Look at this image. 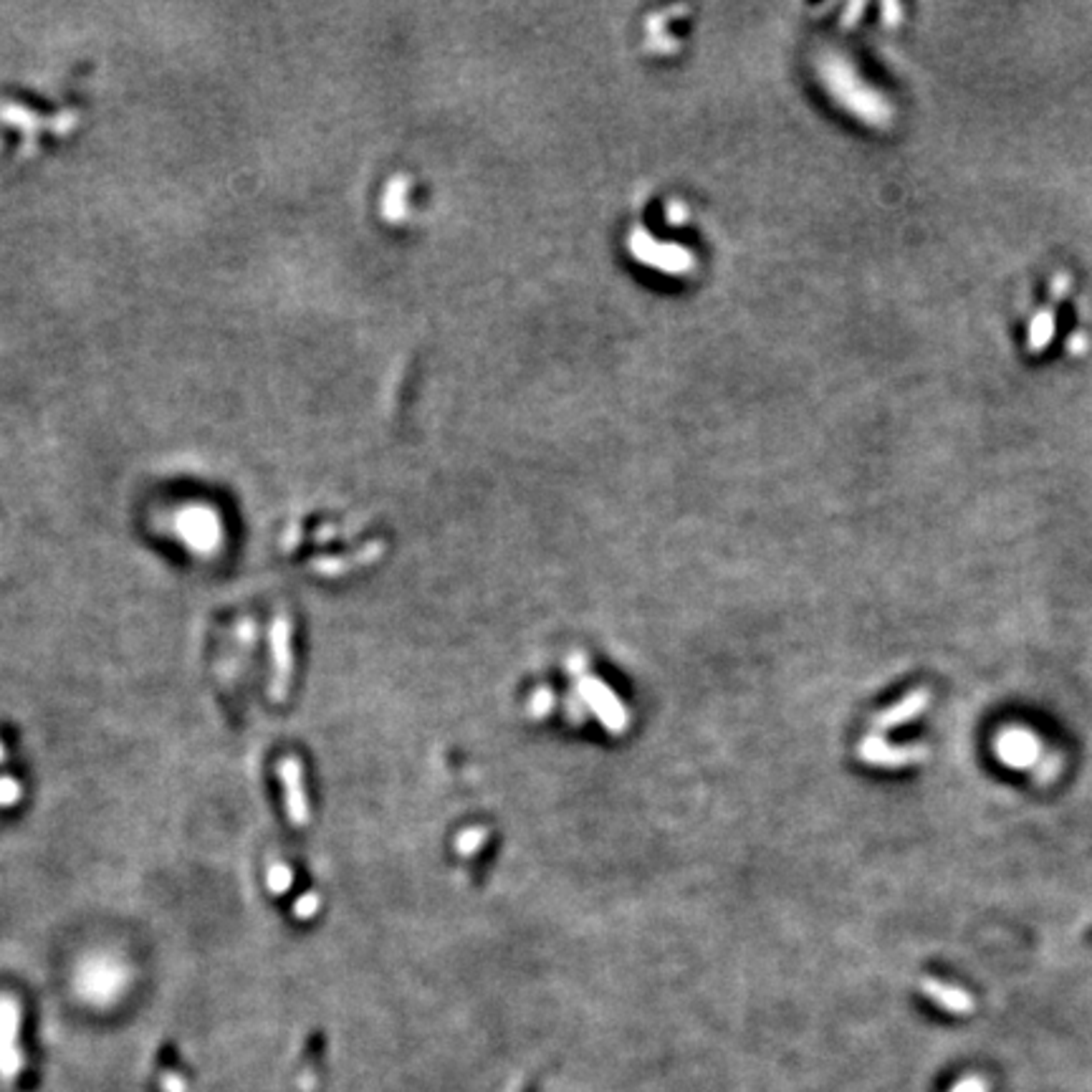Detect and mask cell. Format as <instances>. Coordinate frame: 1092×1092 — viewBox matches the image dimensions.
<instances>
[{"instance_id": "cell-1", "label": "cell", "mask_w": 1092, "mask_h": 1092, "mask_svg": "<svg viewBox=\"0 0 1092 1092\" xmlns=\"http://www.w3.org/2000/svg\"><path fill=\"white\" fill-rule=\"evenodd\" d=\"M21 1009L13 999L0 997V1077L13 1083L23 1072V1052L18 1044Z\"/></svg>"}, {"instance_id": "cell-4", "label": "cell", "mask_w": 1092, "mask_h": 1092, "mask_svg": "<svg viewBox=\"0 0 1092 1092\" xmlns=\"http://www.w3.org/2000/svg\"><path fill=\"white\" fill-rule=\"evenodd\" d=\"M920 991H923V997L930 999L933 1004L941 1006L948 1014L966 1016L976 1009V999L971 994H966L958 986H951V984H943V981L938 979H920Z\"/></svg>"}, {"instance_id": "cell-5", "label": "cell", "mask_w": 1092, "mask_h": 1092, "mask_svg": "<svg viewBox=\"0 0 1092 1092\" xmlns=\"http://www.w3.org/2000/svg\"><path fill=\"white\" fill-rule=\"evenodd\" d=\"M929 703H930L929 688L913 690V693H908L901 703L890 705L883 714H877L875 718H872V729H875V731H890V729L901 726V723H908L913 721V718H918V716L926 711V705Z\"/></svg>"}, {"instance_id": "cell-6", "label": "cell", "mask_w": 1092, "mask_h": 1092, "mask_svg": "<svg viewBox=\"0 0 1092 1092\" xmlns=\"http://www.w3.org/2000/svg\"><path fill=\"white\" fill-rule=\"evenodd\" d=\"M951 1092H989V1083L981 1075H966L951 1087Z\"/></svg>"}, {"instance_id": "cell-2", "label": "cell", "mask_w": 1092, "mask_h": 1092, "mask_svg": "<svg viewBox=\"0 0 1092 1092\" xmlns=\"http://www.w3.org/2000/svg\"><path fill=\"white\" fill-rule=\"evenodd\" d=\"M1042 741L1027 729H1004L997 736V757L1004 761L1006 766H1014V769H1032L1042 761Z\"/></svg>"}, {"instance_id": "cell-3", "label": "cell", "mask_w": 1092, "mask_h": 1092, "mask_svg": "<svg viewBox=\"0 0 1092 1092\" xmlns=\"http://www.w3.org/2000/svg\"><path fill=\"white\" fill-rule=\"evenodd\" d=\"M858 754H860L862 761L870 766L898 769V766L926 761V759H929V748L923 746V744H915V746H893V744H887V741H883L880 736H868V739H862Z\"/></svg>"}]
</instances>
